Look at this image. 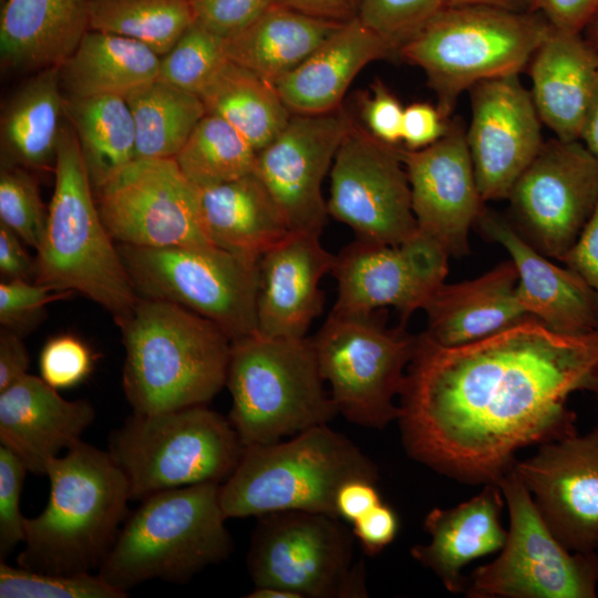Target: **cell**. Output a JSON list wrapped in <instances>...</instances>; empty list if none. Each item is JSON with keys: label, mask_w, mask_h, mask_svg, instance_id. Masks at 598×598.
Returning <instances> with one entry per match:
<instances>
[{"label": "cell", "mask_w": 598, "mask_h": 598, "mask_svg": "<svg viewBox=\"0 0 598 598\" xmlns=\"http://www.w3.org/2000/svg\"><path fill=\"white\" fill-rule=\"evenodd\" d=\"M447 6V0H361L357 18L399 53L406 41Z\"/></svg>", "instance_id": "b9f144b4"}, {"label": "cell", "mask_w": 598, "mask_h": 598, "mask_svg": "<svg viewBox=\"0 0 598 598\" xmlns=\"http://www.w3.org/2000/svg\"><path fill=\"white\" fill-rule=\"evenodd\" d=\"M94 353L80 338L64 333L50 338L39 357L41 378L54 389H69L93 371Z\"/></svg>", "instance_id": "ee69618b"}, {"label": "cell", "mask_w": 598, "mask_h": 598, "mask_svg": "<svg viewBox=\"0 0 598 598\" xmlns=\"http://www.w3.org/2000/svg\"><path fill=\"white\" fill-rule=\"evenodd\" d=\"M504 503L501 487L491 483L455 507L432 509L424 519L430 542L413 546L412 557L431 569L448 591L465 594L463 568L505 544L507 530L501 524Z\"/></svg>", "instance_id": "d4e9b609"}, {"label": "cell", "mask_w": 598, "mask_h": 598, "mask_svg": "<svg viewBox=\"0 0 598 598\" xmlns=\"http://www.w3.org/2000/svg\"><path fill=\"white\" fill-rule=\"evenodd\" d=\"M195 22L192 0H89V29L136 40L166 54Z\"/></svg>", "instance_id": "8d00e7d4"}, {"label": "cell", "mask_w": 598, "mask_h": 598, "mask_svg": "<svg viewBox=\"0 0 598 598\" xmlns=\"http://www.w3.org/2000/svg\"><path fill=\"white\" fill-rule=\"evenodd\" d=\"M89 30V0H6L1 59L21 70L61 66Z\"/></svg>", "instance_id": "f1b7e54d"}, {"label": "cell", "mask_w": 598, "mask_h": 598, "mask_svg": "<svg viewBox=\"0 0 598 598\" xmlns=\"http://www.w3.org/2000/svg\"><path fill=\"white\" fill-rule=\"evenodd\" d=\"M124 99L135 126V158H175L206 114L197 94L159 79Z\"/></svg>", "instance_id": "d590c367"}, {"label": "cell", "mask_w": 598, "mask_h": 598, "mask_svg": "<svg viewBox=\"0 0 598 598\" xmlns=\"http://www.w3.org/2000/svg\"><path fill=\"white\" fill-rule=\"evenodd\" d=\"M538 116L563 141L579 140L598 75V54L581 32L554 27L528 63Z\"/></svg>", "instance_id": "484cf974"}, {"label": "cell", "mask_w": 598, "mask_h": 598, "mask_svg": "<svg viewBox=\"0 0 598 598\" xmlns=\"http://www.w3.org/2000/svg\"><path fill=\"white\" fill-rule=\"evenodd\" d=\"M448 123L437 106L425 102L412 103L403 111L401 142L410 151L425 148L446 133Z\"/></svg>", "instance_id": "c3c4849f"}, {"label": "cell", "mask_w": 598, "mask_h": 598, "mask_svg": "<svg viewBox=\"0 0 598 598\" xmlns=\"http://www.w3.org/2000/svg\"><path fill=\"white\" fill-rule=\"evenodd\" d=\"M116 245L138 297L186 308L231 341L257 333L259 261L214 245Z\"/></svg>", "instance_id": "8fae6325"}, {"label": "cell", "mask_w": 598, "mask_h": 598, "mask_svg": "<svg viewBox=\"0 0 598 598\" xmlns=\"http://www.w3.org/2000/svg\"><path fill=\"white\" fill-rule=\"evenodd\" d=\"M513 470L567 549L598 548V421L585 434L540 444L536 454L516 461Z\"/></svg>", "instance_id": "ffe728a7"}, {"label": "cell", "mask_w": 598, "mask_h": 598, "mask_svg": "<svg viewBox=\"0 0 598 598\" xmlns=\"http://www.w3.org/2000/svg\"><path fill=\"white\" fill-rule=\"evenodd\" d=\"M244 450L230 421L206 404L133 413L110 434L107 453L124 473L131 499L166 489L225 482Z\"/></svg>", "instance_id": "9c48e42d"}, {"label": "cell", "mask_w": 598, "mask_h": 598, "mask_svg": "<svg viewBox=\"0 0 598 598\" xmlns=\"http://www.w3.org/2000/svg\"><path fill=\"white\" fill-rule=\"evenodd\" d=\"M507 199L524 238L561 260L598 204V159L579 140L544 142Z\"/></svg>", "instance_id": "2e32d148"}, {"label": "cell", "mask_w": 598, "mask_h": 598, "mask_svg": "<svg viewBox=\"0 0 598 598\" xmlns=\"http://www.w3.org/2000/svg\"><path fill=\"white\" fill-rule=\"evenodd\" d=\"M278 4L323 20L344 23L358 17L361 0H276Z\"/></svg>", "instance_id": "9f6ffc18"}, {"label": "cell", "mask_w": 598, "mask_h": 598, "mask_svg": "<svg viewBox=\"0 0 598 598\" xmlns=\"http://www.w3.org/2000/svg\"><path fill=\"white\" fill-rule=\"evenodd\" d=\"M161 56L147 45L114 33L89 30L60 66L69 97L125 96L158 79Z\"/></svg>", "instance_id": "1f68e13d"}, {"label": "cell", "mask_w": 598, "mask_h": 598, "mask_svg": "<svg viewBox=\"0 0 598 598\" xmlns=\"http://www.w3.org/2000/svg\"><path fill=\"white\" fill-rule=\"evenodd\" d=\"M48 223L37 248L38 283L81 293L110 312L117 324L138 295L93 197L72 124H63L54 162Z\"/></svg>", "instance_id": "277c9868"}, {"label": "cell", "mask_w": 598, "mask_h": 598, "mask_svg": "<svg viewBox=\"0 0 598 598\" xmlns=\"http://www.w3.org/2000/svg\"><path fill=\"white\" fill-rule=\"evenodd\" d=\"M48 213L31 174L21 166L2 165L0 223L37 250L45 231Z\"/></svg>", "instance_id": "60d3db41"}, {"label": "cell", "mask_w": 598, "mask_h": 598, "mask_svg": "<svg viewBox=\"0 0 598 598\" xmlns=\"http://www.w3.org/2000/svg\"><path fill=\"white\" fill-rule=\"evenodd\" d=\"M448 6H491L513 11H530L533 0H447Z\"/></svg>", "instance_id": "680465c9"}, {"label": "cell", "mask_w": 598, "mask_h": 598, "mask_svg": "<svg viewBox=\"0 0 598 598\" xmlns=\"http://www.w3.org/2000/svg\"><path fill=\"white\" fill-rule=\"evenodd\" d=\"M518 272L512 260L464 282L442 283L423 307L425 333L444 347L473 342L528 317L516 299Z\"/></svg>", "instance_id": "83f0119b"}, {"label": "cell", "mask_w": 598, "mask_h": 598, "mask_svg": "<svg viewBox=\"0 0 598 598\" xmlns=\"http://www.w3.org/2000/svg\"><path fill=\"white\" fill-rule=\"evenodd\" d=\"M579 141L598 159V75L582 121Z\"/></svg>", "instance_id": "6f0895ef"}, {"label": "cell", "mask_w": 598, "mask_h": 598, "mask_svg": "<svg viewBox=\"0 0 598 598\" xmlns=\"http://www.w3.org/2000/svg\"><path fill=\"white\" fill-rule=\"evenodd\" d=\"M581 33L598 54V10L589 19Z\"/></svg>", "instance_id": "94428289"}, {"label": "cell", "mask_w": 598, "mask_h": 598, "mask_svg": "<svg viewBox=\"0 0 598 598\" xmlns=\"http://www.w3.org/2000/svg\"><path fill=\"white\" fill-rule=\"evenodd\" d=\"M256 157V150L234 126L206 113L175 159L195 187L206 188L252 173Z\"/></svg>", "instance_id": "74e56055"}, {"label": "cell", "mask_w": 598, "mask_h": 598, "mask_svg": "<svg viewBox=\"0 0 598 598\" xmlns=\"http://www.w3.org/2000/svg\"><path fill=\"white\" fill-rule=\"evenodd\" d=\"M96 204L117 244L213 245L202 224L198 188L175 158H135L96 189Z\"/></svg>", "instance_id": "9a60e30c"}, {"label": "cell", "mask_w": 598, "mask_h": 598, "mask_svg": "<svg viewBox=\"0 0 598 598\" xmlns=\"http://www.w3.org/2000/svg\"><path fill=\"white\" fill-rule=\"evenodd\" d=\"M417 334L405 326L388 328L371 313L330 311L311 338L322 379L338 413L364 427L383 429L395 421Z\"/></svg>", "instance_id": "30bf717a"}, {"label": "cell", "mask_w": 598, "mask_h": 598, "mask_svg": "<svg viewBox=\"0 0 598 598\" xmlns=\"http://www.w3.org/2000/svg\"><path fill=\"white\" fill-rule=\"evenodd\" d=\"M352 534L367 555L374 556L390 545L399 529L395 512L381 503L352 524Z\"/></svg>", "instance_id": "f907efd6"}, {"label": "cell", "mask_w": 598, "mask_h": 598, "mask_svg": "<svg viewBox=\"0 0 598 598\" xmlns=\"http://www.w3.org/2000/svg\"><path fill=\"white\" fill-rule=\"evenodd\" d=\"M200 217L209 241L236 256L259 261L290 233L275 202L252 172L198 188Z\"/></svg>", "instance_id": "f546056e"}, {"label": "cell", "mask_w": 598, "mask_h": 598, "mask_svg": "<svg viewBox=\"0 0 598 598\" xmlns=\"http://www.w3.org/2000/svg\"><path fill=\"white\" fill-rule=\"evenodd\" d=\"M448 257L420 230L399 245L355 239L336 255L330 274L338 282V297L331 311L371 313L391 306L405 326L444 282Z\"/></svg>", "instance_id": "e0dca14e"}, {"label": "cell", "mask_w": 598, "mask_h": 598, "mask_svg": "<svg viewBox=\"0 0 598 598\" xmlns=\"http://www.w3.org/2000/svg\"><path fill=\"white\" fill-rule=\"evenodd\" d=\"M48 504L24 520L19 566L47 574L99 570L124 520L130 487L107 451L82 441L47 468Z\"/></svg>", "instance_id": "3957f363"}, {"label": "cell", "mask_w": 598, "mask_h": 598, "mask_svg": "<svg viewBox=\"0 0 598 598\" xmlns=\"http://www.w3.org/2000/svg\"><path fill=\"white\" fill-rule=\"evenodd\" d=\"M117 326L125 349L123 391L135 413L207 404L226 386L231 340L204 317L140 297Z\"/></svg>", "instance_id": "7a4b0ae2"}, {"label": "cell", "mask_w": 598, "mask_h": 598, "mask_svg": "<svg viewBox=\"0 0 598 598\" xmlns=\"http://www.w3.org/2000/svg\"><path fill=\"white\" fill-rule=\"evenodd\" d=\"M560 261L589 286L598 306V204L577 240Z\"/></svg>", "instance_id": "681fc988"}, {"label": "cell", "mask_w": 598, "mask_h": 598, "mask_svg": "<svg viewBox=\"0 0 598 598\" xmlns=\"http://www.w3.org/2000/svg\"><path fill=\"white\" fill-rule=\"evenodd\" d=\"M218 483L154 493L121 526L97 574L128 589L152 579L174 584L227 559L234 549Z\"/></svg>", "instance_id": "5b68a950"}, {"label": "cell", "mask_w": 598, "mask_h": 598, "mask_svg": "<svg viewBox=\"0 0 598 598\" xmlns=\"http://www.w3.org/2000/svg\"><path fill=\"white\" fill-rule=\"evenodd\" d=\"M199 97L207 114L228 122L257 153L285 130L292 116L275 84L228 59Z\"/></svg>", "instance_id": "836d02e7"}, {"label": "cell", "mask_w": 598, "mask_h": 598, "mask_svg": "<svg viewBox=\"0 0 598 598\" xmlns=\"http://www.w3.org/2000/svg\"><path fill=\"white\" fill-rule=\"evenodd\" d=\"M24 463L11 450L0 444V558L24 540L25 517L20 512V498L25 474Z\"/></svg>", "instance_id": "f6af8a7d"}, {"label": "cell", "mask_w": 598, "mask_h": 598, "mask_svg": "<svg viewBox=\"0 0 598 598\" xmlns=\"http://www.w3.org/2000/svg\"><path fill=\"white\" fill-rule=\"evenodd\" d=\"M367 130L380 141L396 146L401 142L403 111L398 97L380 80L371 85V94L359 97Z\"/></svg>", "instance_id": "7dc6e473"}, {"label": "cell", "mask_w": 598, "mask_h": 598, "mask_svg": "<svg viewBox=\"0 0 598 598\" xmlns=\"http://www.w3.org/2000/svg\"><path fill=\"white\" fill-rule=\"evenodd\" d=\"M551 25L538 12L491 6H447L400 49L435 92L450 120L460 95L478 82L519 74Z\"/></svg>", "instance_id": "52a82bcc"}, {"label": "cell", "mask_w": 598, "mask_h": 598, "mask_svg": "<svg viewBox=\"0 0 598 598\" xmlns=\"http://www.w3.org/2000/svg\"><path fill=\"white\" fill-rule=\"evenodd\" d=\"M351 480L377 483L378 467L351 440L323 424L288 441L244 446L219 486V498L227 518L281 511L338 517L337 493Z\"/></svg>", "instance_id": "8992f818"}, {"label": "cell", "mask_w": 598, "mask_h": 598, "mask_svg": "<svg viewBox=\"0 0 598 598\" xmlns=\"http://www.w3.org/2000/svg\"><path fill=\"white\" fill-rule=\"evenodd\" d=\"M92 186H104L135 159L136 136L131 109L123 96L65 100Z\"/></svg>", "instance_id": "e575fe53"}, {"label": "cell", "mask_w": 598, "mask_h": 598, "mask_svg": "<svg viewBox=\"0 0 598 598\" xmlns=\"http://www.w3.org/2000/svg\"><path fill=\"white\" fill-rule=\"evenodd\" d=\"M340 24L276 3L239 32L224 38L225 53L228 60L276 85Z\"/></svg>", "instance_id": "4dcf8cb0"}, {"label": "cell", "mask_w": 598, "mask_h": 598, "mask_svg": "<svg viewBox=\"0 0 598 598\" xmlns=\"http://www.w3.org/2000/svg\"><path fill=\"white\" fill-rule=\"evenodd\" d=\"M518 75L482 81L468 90L472 118L466 142L484 202L507 199L544 144L530 91Z\"/></svg>", "instance_id": "d6986e66"}, {"label": "cell", "mask_w": 598, "mask_h": 598, "mask_svg": "<svg viewBox=\"0 0 598 598\" xmlns=\"http://www.w3.org/2000/svg\"><path fill=\"white\" fill-rule=\"evenodd\" d=\"M6 0H0L1 4L4 2Z\"/></svg>", "instance_id": "6125c7cd"}, {"label": "cell", "mask_w": 598, "mask_h": 598, "mask_svg": "<svg viewBox=\"0 0 598 598\" xmlns=\"http://www.w3.org/2000/svg\"><path fill=\"white\" fill-rule=\"evenodd\" d=\"M352 122L342 106L292 114L285 130L257 153L254 173L290 231L321 235L329 216L322 182Z\"/></svg>", "instance_id": "ac0fdd59"}, {"label": "cell", "mask_w": 598, "mask_h": 598, "mask_svg": "<svg viewBox=\"0 0 598 598\" xmlns=\"http://www.w3.org/2000/svg\"><path fill=\"white\" fill-rule=\"evenodd\" d=\"M336 255L320 235L290 231L258 262L257 332L301 339L323 310L320 280L331 272Z\"/></svg>", "instance_id": "7402d4cb"}, {"label": "cell", "mask_w": 598, "mask_h": 598, "mask_svg": "<svg viewBox=\"0 0 598 598\" xmlns=\"http://www.w3.org/2000/svg\"><path fill=\"white\" fill-rule=\"evenodd\" d=\"M509 514L498 557L467 578L472 598H594L598 555L577 553L555 536L513 467L497 482Z\"/></svg>", "instance_id": "4fadbf2b"}, {"label": "cell", "mask_w": 598, "mask_h": 598, "mask_svg": "<svg viewBox=\"0 0 598 598\" xmlns=\"http://www.w3.org/2000/svg\"><path fill=\"white\" fill-rule=\"evenodd\" d=\"M597 10L598 0H533L530 8L551 27L569 32H582Z\"/></svg>", "instance_id": "816d5d0a"}, {"label": "cell", "mask_w": 598, "mask_h": 598, "mask_svg": "<svg viewBox=\"0 0 598 598\" xmlns=\"http://www.w3.org/2000/svg\"><path fill=\"white\" fill-rule=\"evenodd\" d=\"M61 84L60 66H51L14 95L2 117V165L42 168L55 162L66 114Z\"/></svg>", "instance_id": "d6a6232c"}, {"label": "cell", "mask_w": 598, "mask_h": 598, "mask_svg": "<svg viewBox=\"0 0 598 598\" xmlns=\"http://www.w3.org/2000/svg\"><path fill=\"white\" fill-rule=\"evenodd\" d=\"M327 208L362 241L399 245L419 230L400 148L354 121L330 169Z\"/></svg>", "instance_id": "5bb4252c"}, {"label": "cell", "mask_w": 598, "mask_h": 598, "mask_svg": "<svg viewBox=\"0 0 598 598\" xmlns=\"http://www.w3.org/2000/svg\"><path fill=\"white\" fill-rule=\"evenodd\" d=\"M276 0H192L195 22L228 38L259 18Z\"/></svg>", "instance_id": "bcb514c9"}, {"label": "cell", "mask_w": 598, "mask_h": 598, "mask_svg": "<svg viewBox=\"0 0 598 598\" xmlns=\"http://www.w3.org/2000/svg\"><path fill=\"white\" fill-rule=\"evenodd\" d=\"M23 240L0 223V274L2 280L34 281L35 258H31Z\"/></svg>", "instance_id": "f5cc1de1"}, {"label": "cell", "mask_w": 598, "mask_h": 598, "mask_svg": "<svg viewBox=\"0 0 598 598\" xmlns=\"http://www.w3.org/2000/svg\"><path fill=\"white\" fill-rule=\"evenodd\" d=\"M95 410L85 400L70 401L41 377L24 375L0 392V443L45 475L49 463L81 441Z\"/></svg>", "instance_id": "cb8c5ba5"}, {"label": "cell", "mask_w": 598, "mask_h": 598, "mask_svg": "<svg viewBox=\"0 0 598 598\" xmlns=\"http://www.w3.org/2000/svg\"><path fill=\"white\" fill-rule=\"evenodd\" d=\"M598 396V328L563 334L534 317L444 347L417 334L399 398L402 444L467 484H497L518 450L577 433L569 395Z\"/></svg>", "instance_id": "6da1fadb"}, {"label": "cell", "mask_w": 598, "mask_h": 598, "mask_svg": "<svg viewBox=\"0 0 598 598\" xmlns=\"http://www.w3.org/2000/svg\"><path fill=\"white\" fill-rule=\"evenodd\" d=\"M399 55L358 18L341 23L298 68L276 83L292 114H321L341 107L357 74L370 62Z\"/></svg>", "instance_id": "4316f807"}, {"label": "cell", "mask_w": 598, "mask_h": 598, "mask_svg": "<svg viewBox=\"0 0 598 598\" xmlns=\"http://www.w3.org/2000/svg\"><path fill=\"white\" fill-rule=\"evenodd\" d=\"M249 598H297L292 592L276 587H255Z\"/></svg>", "instance_id": "91938a15"}, {"label": "cell", "mask_w": 598, "mask_h": 598, "mask_svg": "<svg viewBox=\"0 0 598 598\" xmlns=\"http://www.w3.org/2000/svg\"><path fill=\"white\" fill-rule=\"evenodd\" d=\"M475 225L509 254L518 272L516 299L528 316L563 334H585L598 328L596 297L576 272L548 261L496 213L485 208Z\"/></svg>", "instance_id": "603a6c76"}, {"label": "cell", "mask_w": 598, "mask_h": 598, "mask_svg": "<svg viewBox=\"0 0 598 598\" xmlns=\"http://www.w3.org/2000/svg\"><path fill=\"white\" fill-rule=\"evenodd\" d=\"M257 518L247 555L255 587L297 598L368 596L363 564H353L352 536L339 517L281 511Z\"/></svg>", "instance_id": "7c38bea8"}, {"label": "cell", "mask_w": 598, "mask_h": 598, "mask_svg": "<svg viewBox=\"0 0 598 598\" xmlns=\"http://www.w3.org/2000/svg\"><path fill=\"white\" fill-rule=\"evenodd\" d=\"M17 333L0 328V392L28 374L30 357Z\"/></svg>", "instance_id": "11a10c76"}, {"label": "cell", "mask_w": 598, "mask_h": 598, "mask_svg": "<svg viewBox=\"0 0 598 598\" xmlns=\"http://www.w3.org/2000/svg\"><path fill=\"white\" fill-rule=\"evenodd\" d=\"M381 503L382 499L375 482L367 480L346 482L339 488L336 497L338 517L351 524Z\"/></svg>", "instance_id": "db71d44e"}, {"label": "cell", "mask_w": 598, "mask_h": 598, "mask_svg": "<svg viewBox=\"0 0 598 598\" xmlns=\"http://www.w3.org/2000/svg\"><path fill=\"white\" fill-rule=\"evenodd\" d=\"M99 574H47L0 563V598H124Z\"/></svg>", "instance_id": "ab89813d"}, {"label": "cell", "mask_w": 598, "mask_h": 598, "mask_svg": "<svg viewBox=\"0 0 598 598\" xmlns=\"http://www.w3.org/2000/svg\"><path fill=\"white\" fill-rule=\"evenodd\" d=\"M226 61L224 38L194 22L161 56L158 79L199 96Z\"/></svg>", "instance_id": "f35d334b"}, {"label": "cell", "mask_w": 598, "mask_h": 598, "mask_svg": "<svg viewBox=\"0 0 598 598\" xmlns=\"http://www.w3.org/2000/svg\"><path fill=\"white\" fill-rule=\"evenodd\" d=\"M419 230L436 240L448 256L470 252L468 233L485 210L461 118L446 133L417 151L401 150Z\"/></svg>", "instance_id": "44dd1931"}, {"label": "cell", "mask_w": 598, "mask_h": 598, "mask_svg": "<svg viewBox=\"0 0 598 598\" xmlns=\"http://www.w3.org/2000/svg\"><path fill=\"white\" fill-rule=\"evenodd\" d=\"M226 386L231 395L228 420L244 446L293 436L338 414L307 337L257 332L231 341Z\"/></svg>", "instance_id": "ba28073f"}, {"label": "cell", "mask_w": 598, "mask_h": 598, "mask_svg": "<svg viewBox=\"0 0 598 598\" xmlns=\"http://www.w3.org/2000/svg\"><path fill=\"white\" fill-rule=\"evenodd\" d=\"M70 291L25 280H2L0 283V324L20 337L35 330L47 317V307L68 299Z\"/></svg>", "instance_id": "7bdbcfd3"}]
</instances>
